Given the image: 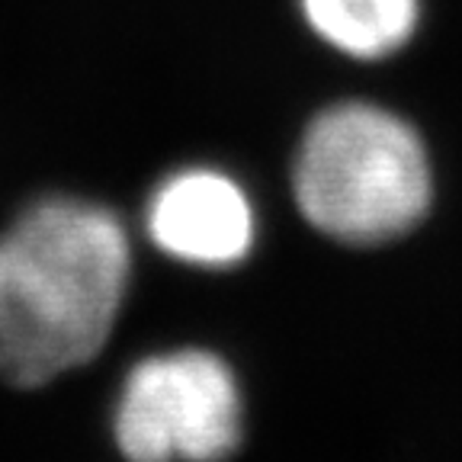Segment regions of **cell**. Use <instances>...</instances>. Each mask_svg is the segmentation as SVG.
Here are the masks:
<instances>
[{
  "mask_svg": "<svg viewBox=\"0 0 462 462\" xmlns=\"http://www.w3.org/2000/svg\"><path fill=\"white\" fill-rule=\"evenodd\" d=\"M148 235L173 260L193 267H231L254 247V209L228 173L189 167L167 177L144 212Z\"/></svg>",
  "mask_w": 462,
  "mask_h": 462,
  "instance_id": "277c9868",
  "label": "cell"
},
{
  "mask_svg": "<svg viewBox=\"0 0 462 462\" xmlns=\"http://www.w3.org/2000/svg\"><path fill=\"white\" fill-rule=\"evenodd\" d=\"M132 247L100 202L49 196L0 235V379L36 389L90 363L123 311Z\"/></svg>",
  "mask_w": 462,
  "mask_h": 462,
  "instance_id": "6da1fadb",
  "label": "cell"
},
{
  "mask_svg": "<svg viewBox=\"0 0 462 462\" xmlns=\"http://www.w3.org/2000/svg\"><path fill=\"white\" fill-rule=\"evenodd\" d=\"M292 189L302 216L344 245H383L430 206V164L418 132L373 103L315 116L296 154Z\"/></svg>",
  "mask_w": 462,
  "mask_h": 462,
  "instance_id": "7a4b0ae2",
  "label": "cell"
},
{
  "mask_svg": "<svg viewBox=\"0 0 462 462\" xmlns=\"http://www.w3.org/2000/svg\"><path fill=\"white\" fill-rule=\"evenodd\" d=\"M238 379L209 350L144 356L125 375L113 437L129 462H225L241 443Z\"/></svg>",
  "mask_w": 462,
  "mask_h": 462,
  "instance_id": "3957f363",
  "label": "cell"
},
{
  "mask_svg": "<svg viewBox=\"0 0 462 462\" xmlns=\"http://www.w3.org/2000/svg\"><path fill=\"white\" fill-rule=\"evenodd\" d=\"M305 23L331 49L383 58L402 49L418 26V0H299Z\"/></svg>",
  "mask_w": 462,
  "mask_h": 462,
  "instance_id": "5b68a950",
  "label": "cell"
}]
</instances>
